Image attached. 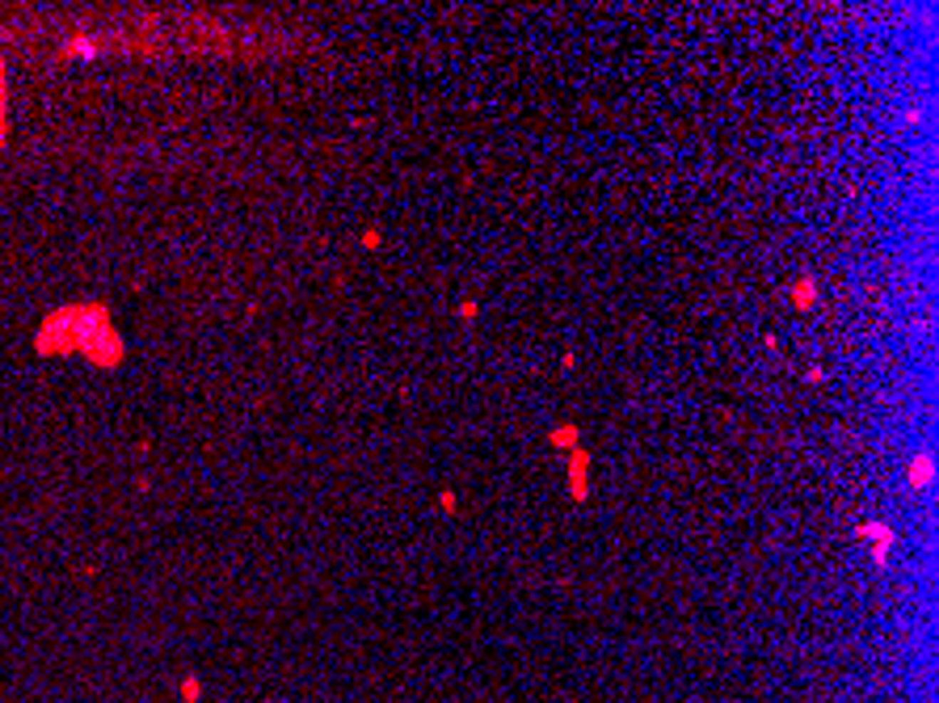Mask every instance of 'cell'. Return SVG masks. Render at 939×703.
<instances>
[{
  "label": "cell",
  "instance_id": "1",
  "mask_svg": "<svg viewBox=\"0 0 939 703\" xmlns=\"http://www.w3.org/2000/svg\"><path fill=\"white\" fill-rule=\"evenodd\" d=\"M855 535L872 543V564H876V568L889 564V548H893V526L889 522H876V518H872V522H859Z\"/></svg>",
  "mask_w": 939,
  "mask_h": 703
},
{
  "label": "cell",
  "instance_id": "2",
  "mask_svg": "<svg viewBox=\"0 0 939 703\" xmlns=\"http://www.w3.org/2000/svg\"><path fill=\"white\" fill-rule=\"evenodd\" d=\"M569 493L577 501L590 497V451H581V447L569 451Z\"/></svg>",
  "mask_w": 939,
  "mask_h": 703
},
{
  "label": "cell",
  "instance_id": "3",
  "mask_svg": "<svg viewBox=\"0 0 939 703\" xmlns=\"http://www.w3.org/2000/svg\"><path fill=\"white\" fill-rule=\"evenodd\" d=\"M906 480H910V489H931V480H935V459H931L927 451H918V455L910 459V468H906Z\"/></svg>",
  "mask_w": 939,
  "mask_h": 703
},
{
  "label": "cell",
  "instance_id": "4",
  "mask_svg": "<svg viewBox=\"0 0 939 703\" xmlns=\"http://www.w3.org/2000/svg\"><path fill=\"white\" fill-rule=\"evenodd\" d=\"M548 438H552V447H564V451L581 447V429H577V425H556V429H552Z\"/></svg>",
  "mask_w": 939,
  "mask_h": 703
},
{
  "label": "cell",
  "instance_id": "5",
  "mask_svg": "<svg viewBox=\"0 0 939 703\" xmlns=\"http://www.w3.org/2000/svg\"><path fill=\"white\" fill-rule=\"evenodd\" d=\"M813 299H817V286H813V278H800L797 291H792V303H797V308H809Z\"/></svg>",
  "mask_w": 939,
  "mask_h": 703
},
{
  "label": "cell",
  "instance_id": "6",
  "mask_svg": "<svg viewBox=\"0 0 939 703\" xmlns=\"http://www.w3.org/2000/svg\"><path fill=\"white\" fill-rule=\"evenodd\" d=\"M460 321H476V299H464V303H460Z\"/></svg>",
  "mask_w": 939,
  "mask_h": 703
},
{
  "label": "cell",
  "instance_id": "7",
  "mask_svg": "<svg viewBox=\"0 0 939 703\" xmlns=\"http://www.w3.org/2000/svg\"><path fill=\"white\" fill-rule=\"evenodd\" d=\"M379 240H383V236H379V228H371V232H363V244H367V249H379Z\"/></svg>",
  "mask_w": 939,
  "mask_h": 703
}]
</instances>
